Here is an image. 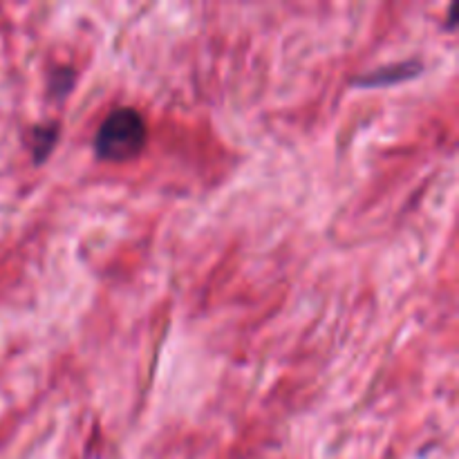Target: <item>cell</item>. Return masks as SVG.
I'll return each mask as SVG.
<instances>
[{
  "label": "cell",
  "instance_id": "obj_1",
  "mask_svg": "<svg viewBox=\"0 0 459 459\" xmlns=\"http://www.w3.org/2000/svg\"><path fill=\"white\" fill-rule=\"evenodd\" d=\"M148 128L134 108H117L103 119L94 134V152L99 160L128 161L143 151Z\"/></svg>",
  "mask_w": 459,
  "mask_h": 459
}]
</instances>
